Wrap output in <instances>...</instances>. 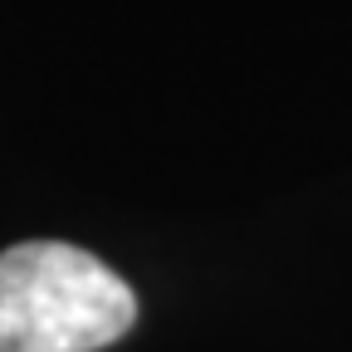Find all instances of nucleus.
I'll return each mask as SVG.
<instances>
[{
	"label": "nucleus",
	"instance_id": "f257e3e1",
	"mask_svg": "<svg viewBox=\"0 0 352 352\" xmlns=\"http://www.w3.org/2000/svg\"><path fill=\"white\" fill-rule=\"evenodd\" d=\"M138 323V294L98 254L25 240L0 254V352H98Z\"/></svg>",
	"mask_w": 352,
	"mask_h": 352
}]
</instances>
